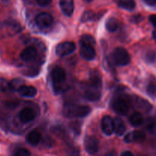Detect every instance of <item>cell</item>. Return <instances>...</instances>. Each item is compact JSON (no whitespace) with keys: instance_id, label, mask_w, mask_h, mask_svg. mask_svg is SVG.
<instances>
[{"instance_id":"obj_1","label":"cell","mask_w":156,"mask_h":156,"mask_svg":"<svg viewBox=\"0 0 156 156\" xmlns=\"http://www.w3.org/2000/svg\"><path fill=\"white\" fill-rule=\"evenodd\" d=\"M91 112L88 106L77 104H67L64 106V115L67 118H83Z\"/></svg>"},{"instance_id":"obj_2","label":"cell","mask_w":156,"mask_h":156,"mask_svg":"<svg viewBox=\"0 0 156 156\" xmlns=\"http://www.w3.org/2000/svg\"><path fill=\"white\" fill-rule=\"evenodd\" d=\"M112 58L116 65L126 66L129 64L130 55L126 50L123 48L118 47L113 51Z\"/></svg>"},{"instance_id":"obj_3","label":"cell","mask_w":156,"mask_h":156,"mask_svg":"<svg viewBox=\"0 0 156 156\" xmlns=\"http://www.w3.org/2000/svg\"><path fill=\"white\" fill-rule=\"evenodd\" d=\"M76 49V44L71 41L60 43L55 48V53L59 57H65L73 53Z\"/></svg>"},{"instance_id":"obj_4","label":"cell","mask_w":156,"mask_h":156,"mask_svg":"<svg viewBox=\"0 0 156 156\" xmlns=\"http://www.w3.org/2000/svg\"><path fill=\"white\" fill-rule=\"evenodd\" d=\"M84 148L90 154H94L99 151L100 142L96 137L93 136H87L84 139Z\"/></svg>"},{"instance_id":"obj_5","label":"cell","mask_w":156,"mask_h":156,"mask_svg":"<svg viewBox=\"0 0 156 156\" xmlns=\"http://www.w3.org/2000/svg\"><path fill=\"white\" fill-rule=\"evenodd\" d=\"M112 109L117 114L125 115L129 110V105L126 100L119 98L114 100L112 103Z\"/></svg>"},{"instance_id":"obj_6","label":"cell","mask_w":156,"mask_h":156,"mask_svg":"<svg viewBox=\"0 0 156 156\" xmlns=\"http://www.w3.org/2000/svg\"><path fill=\"white\" fill-rule=\"evenodd\" d=\"M35 23L37 26L40 28H48L53 23V17L49 13H40L36 16Z\"/></svg>"},{"instance_id":"obj_7","label":"cell","mask_w":156,"mask_h":156,"mask_svg":"<svg viewBox=\"0 0 156 156\" xmlns=\"http://www.w3.org/2000/svg\"><path fill=\"white\" fill-rule=\"evenodd\" d=\"M51 79L55 85H60L66 80V72L60 67H55L51 71Z\"/></svg>"},{"instance_id":"obj_8","label":"cell","mask_w":156,"mask_h":156,"mask_svg":"<svg viewBox=\"0 0 156 156\" xmlns=\"http://www.w3.org/2000/svg\"><path fill=\"white\" fill-rule=\"evenodd\" d=\"M101 129L106 136H111L114 133L113 119L109 115H104L101 120Z\"/></svg>"},{"instance_id":"obj_9","label":"cell","mask_w":156,"mask_h":156,"mask_svg":"<svg viewBox=\"0 0 156 156\" xmlns=\"http://www.w3.org/2000/svg\"><path fill=\"white\" fill-rule=\"evenodd\" d=\"M80 56L87 61H92L96 58V51L92 45L81 44L80 49Z\"/></svg>"},{"instance_id":"obj_10","label":"cell","mask_w":156,"mask_h":156,"mask_svg":"<svg viewBox=\"0 0 156 156\" xmlns=\"http://www.w3.org/2000/svg\"><path fill=\"white\" fill-rule=\"evenodd\" d=\"M19 119L24 123H28V122H31L33 119L35 118V112L31 108L26 107L24 108L19 112Z\"/></svg>"},{"instance_id":"obj_11","label":"cell","mask_w":156,"mask_h":156,"mask_svg":"<svg viewBox=\"0 0 156 156\" xmlns=\"http://www.w3.org/2000/svg\"><path fill=\"white\" fill-rule=\"evenodd\" d=\"M84 96L85 98L90 101H98L101 97V92L97 88L88 86L84 92Z\"/></svg>"},{"instance_id":"obj_12","label":"cell","mask_w":156,"mask_h":156,"mask_svg":"<svg viewBox=\"0 0 156 156\" xmlns=\"http://www.w3.org/2000/svg\"><path fill=\"white\" fill-rule=\"evenodd\" d=\"M60 6L65 16L70 17L73 15L74 9L73 0H60Z\"/></svg>"},{"instance_id":"obj_13","label":"cell","mask_w":156,"mask_h":156,"mask_svg":"<svg viewBox=\"0 0 156 156\" xmlns=\"http://www.w3.org/2000/svg\"><path fill=\"white\" fill-rule=\"evenodd\" d=\"M37 55V52L35 48L30 46V47L26 48H25L22 51V54H21V58L24 61L28 62V61H31L34 59H35Z\"/></svg>"},{"instance_id":"obj_14","label":"cell","mask_w":156,"mask_h":156,"mask_svg":"<svg viewBox=\"0 0 156 156\" xmlns=\"http://www.w3.org/2000/svg\"><path fill=\"white\" fill-rule=\"evenodd\" d=\"M18 92L21 96L24 97H28V98H31V97H35L37 94V89L32 86H26V85H22L19 90Z\"/></svg>"},{"instance_id":"obj_15","label":"cell","mask_w":156,"mask_h":156,"mask_svg":"<svg viewBox=\"0 0 156 156\" xmlns=\"http://www.w3.org/2000/svg\"><path fill=\"white\" fill-rule=\"evenodd\" d=\"M114 123V132L118 136H122L125 133L126 128V125L124 123L123 120L119 117H115L113 119Z\"/></svg>"},{"instance_id":"obj_16","label":"cell","mask_w":156,"mask_h":156,"mask_svg":"<svg viewBox=\"0 0 156 156\" xmlns=\"http://www.w3.org/2000/svg\"><path fill=\"white\" fill-rule=\"evenodd\" d=\"M89 86L97 88V89L99 90H101L102 80L101 76H100L98 71H93L92 73H91L90 77Z\"/></svg>"},{"instance_id":"obj_17","label":"cell","mask_w":156,"mask_h":156,"mask_svg":"<svg viewBox=\"0 0 156 156\" xmlns=\"http://www.w3.org/2000/svg\"><path fill=\"white\" fill-rule=\"evenodd\" d=\"M41 133L37 130H32L26 136V141L31 145H37L41 140Z\"/></svg>"},{"instance_id":"obj_18","label":"cell","mask_w":156,"mask_h":156,"mask_svg":"<svg viewBox=\"0 0 156 156\" xmlns=\"http://www.w3.org/2000/svg\"><path fill=\"white\" fill-rule=\"evenodd\" d=\"M135 103H136V106L139 109H141V110L145 112H149L151 108H152V106L147 100H144L141 97H136V100H135Z\"/></svg>"},{"instance_id":"obj_19","label":"cell","mask_w":156,"mask_h":156,"mask_svg":"<svg viewBox=\"0 0 156 156\" xmlns=\"http://www.w3.org/2000/svg\"><path fill=\"white\" fill-rule=\"evenodd\" d=\"M129 122L132 126L135 127L140 126L144 122V117L142 114L139 112H136L133 113L129 118Z\"/></svg>"},{"instance_id":"obj_20","label":"cell","mask_w":156,"mask_h":156,"mask_svg":"<svg viewBox=\"0 0 156 156\" xmlns=\"http://www.w3.org/2000/svg\"><path fill=\"white\" fill-rule=\"evenodd\" d=\"M117 4L123 9L132 11L136 8V2L134 0H118Z\"/></svg>"},{"instance_id":"obj_21","label":"cell","mask_w":156,"mask_h":156,"mask_svg":"<svg viewBox=\"0 0 156 156\" xmlns=\"http://www.w3.org/2000/svg\"><path fill=\"white\" fill-rule=\"evenodd\" d=\"M119 27V22L115 18H110L106 22V28L109 32H115Z\"/></svg>"},{"instance_id":"obj_22","label":"cell","mask_w":156,"mask_h":156,"mask_svg":"<svg viewBox=\"0 0 156 156\" xmlns=\"http://www.w3.org/2000/svg\"><path fill=\"white\" fill-rule=\"evenodd\" d=\"M80 44L93 46L96 44V41L93 36L89 35V34H84L80 38Z\"/></svg>"},{"instance_id":"obj_23","label":"cell","mask_w":156,"mask_h":156,"mask_svg":"<svg viewBox=\"0 0 156 156\" xmlns=\"http://www.w3.org/2000/svg\"><path fill=\"white\" fill-rule=\"evenodd\" d=\"M23 85V80L21 79H13L11 82H9L10 90H17Z\"/></svg>"},{"instance_id":"obj_24","label":"cell","mask_w":156,"mask_h":156,"mask_svg":"<svg viewBox=\"0 0 156 156\" xmlns=\"http://www.w3.org/2000/svg\"><path fill=\"white\" fill-rule=\"evenodd\" d=\"M133 142H142L145 139V134L142 131H134L133 132Z\"/></svg>"},{"instance_id":"obj_25","label":"cell","mask_w":156,"mask_h":156,"mask_svg":"<svg viewBox=\"0 0 156 156\" xmlns=\"http://www.w3.org/2000/svg\"><path fill=\"white\" fill-rule=\"evenodd\" d=\"M6 25L12 32L18 33L21 31L20 25L17 22H16V21H11V22H7Z\"/></svg>"},{"instance_id":"obj_26","label":"cell","mask_w":156,"mask_h":156,"mask_svg":"<svg viewBox=\"0 0 156 156\" xmlns=\"http://www.w3.org/2000/svg\"><path fill=\"white\" fill-rule=\"evenodd\" d=\"M9 90V82H8L5 78H0V90L2 92H7Z\"/></svg>"},{"instance_id":"obj_27","label":"cell","mask_w":156,"mask_h":156,"mask_svg":"<svg viewBox=\"0 0 156 156\" xmlns=\"http://www.w3.org/2000/svg\"><path fill=\"white\" fill-rule=\"evenodd\" d=\"M94 17H95V15H94V13L92 11H87L82 16L81 22H90V21H92L94 19Z\"/></svg>"},{"instance_id":"obj_28","label":"cell","mask_w":156,"mask_h":156,"mask_svg":"<svg viewBox=\"0 0 156 156\" xmlns=\"http://www.w3.org/2000/svg\"><path fill=\"white\" fill-rule=\"evenodd\" d=\"M146 128L150 132H153L156 127V122L153 118H148L146 119Z\"/></svg>"},{"instance_id":"obj_29","label":"cell","mask_w":156,"mask_h":156,"mask_svg":"<svg viewBox=\"0 0 156 156\" xmlns=\"http://www.w3.org/2000/svg\"><path fill=\"white\" fill-rule=\"evenodd\" d=\"M155 52L152 51H149L146 53V55H145V60H146V61H148V63H153L155 61Z\"/></svg>"},{"instance_id":"obj_30","label":"cell","mask_w":156,"mask_h":156,"mask_svg":"<svg viewBox=\"0 0 156 156\" xmlns=\"http://www.w3.org/2000/svg\"><path fill=\"white\" fill-rule=\"evenodd\" d=\"M147 93L149 94L150 96H152V97H156V84H151L148 85L147 87Z\"/></svg>"},{"instance_id":"obj_31","label":"cell","mask_w":156,"mask_h":156,"mask_svg":"<svg viewBox=\"0 0 156 156\" xmlns=\"http://www.w3.org/2000/svg\"><path fill=\"white\" fill-rule=\"evenodd\" d=\"M15 156H31L29 151L25 148H20L15 154Z\"/></svg>"},{"instance_id":"obj_32","label":"cell","mask_w":156,"mask_h":156,"mask_svg":"<svg viewBox=\"0 0 156 156\" xmlns=\"http://www.w3.org/2000/svg\"><path fill=\"white\" fill-rule=\"evenodd\" d=\"M52 0H36L37 3L41 6H47L51 2Z\"/></svg>"},{"instance_id":"obj_33","label":"cell","mask_w":156,"mask_h":156,"mask_svg":"<svg viewBox=\"0 0 156 156\" xmlns=\"http://www.w3.org/2000/svg\"><path fill=\"white\" fill-rule=\"evenodd\" d=\"M149 21L151 25L156 28V15H151L149 16Z\"/></svg>"},{"instance_id":"obj_34","label":"cell","mask_w":156,"mask_h":156,"mask_svg":"<svg viewBox=\"0 0 156 156\" xmlns=\"http://www.w3.org/2000/svg\"><path fill=\"white\" fill-rule=\"evenodd\" d=\"M121 156H134L133 153L129 151H125L121 154Z\"/></svg>"},{"instance_id":"obj_35","label":"cell","mask_w":156,"mask_h":156,"mask_svg":"<svg viewBox=\"0 0 156 156\" xmlns=\"http://www.w3.org/2000/svg\"><path fill=\"white\" fill-rule=\"evenodd\" d=\"M145 1L151 5H154V3H156V0H145Z\"/></svg>"},{"instance_id":"obj_36","label":"cell","mask_w":156,"mask_h":156,"mask_svg":"<svg viewBox=\"0 0 156 156\" xmlns=\"http://www.w3.org/2000/svg\"><path fill=\"white\" fill-rule=\"evenodd\" d=\"M105 156H115V154L114 152H109L107 153Z\"/></svg>"},{"instance_id":"obj_37","label":"cell","mask_w":156,"mask_h":156,"mask_svg":"<svg viewBox=\"0 0 156 156\" xmlns=\"http://www.w3.org/2000/svg\"><path fill=\"white\" fill-rule=\"evenodd\" d=\"M152 35H153V37H154V40H156V29L154 30V31H153L152 33Z\"/></svg>"},{"instance_id":"obj_38","label":"cell","mask_w":156,"mask_h":156,"mask_svg":"<svg viewBox=\"0 0 156 156\" xmlns=\"http://www.w3.org/2000/svg\"><path fill=\"white\" fill-rule=\"evenodd\" d=\"M87 2H92L93 0H87Z\"/></svg>"}]
</instances>
